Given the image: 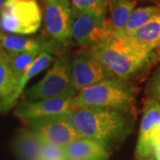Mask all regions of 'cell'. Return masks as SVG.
I'll return each mask as SVG.
<instances>
[{
    "instance_id": "obj_1",
    "label": "cell",
    "mask_w": 160,
    "mask_h": 160,
    "mask_svg": "<svg viewBox=\"0 0 160 160\" xmlns=\"http://www.w3.org/2000/svg\"><path fill=\"white\" fill-rule=\"evenodd\" d=\"M114 78L128 80L157 61L160 49L140 45L127 37L113 36L90 49Z\"/></svg>"
},
{
    "instance_id": "obj_2",
    "label": "cell",
    "mask_w": 160,
    "mask_h": 160,
    "mask_svg": "<svg viewBox=\"0 0 160 160\" xmlns=\"http://www.w3.org/2000/svg\"><path fill=\"white\" fill-rule=\"evenodd\" d=\"M82 138L108 146L124 140L131 132L126 111L99 108H73L62 115Z\"/></svg>"
},
{
    "instance_id": "obj_3",
    "label": "cell",
    "mask_w": 160,
    "mask_h": 160,
    "mask_svg": "<svg viewBox=\"0 0 160 160\" xmlns=\"http://www.w3.org/2000/svg\"><path fill=\"white\" fill-rule=\"evenodd\" d=\"M135 100V90L129 81L103 80L87 86L73 97V108H99L128 111Z\"/></svg>"
},
{
    "instance_id": "obj_4",
    "label": "cell",
    "mask_w": 160,
    "mask_h": 160,
    "mask_svg": "<svg viewBox=\"0 0 160 160\" xmlns=\"http://www.w3.org/2000/svg\"><path fill=\"white\" fill-rule=\"evenodd\" d=\"M70 76V59L60 56L46 75L25 92L27 101L36 102L52 98H73L77 94Z\"/></svg>"
},
{
    "instance_id": "obj_5",
    "label": "cell",
    "mask_w": 160,
    "mask_h": 160,
    "mask_svg": "<svg viewBox=\"0 0 160 160\" xmlns=\"http://www.w3.org/2000/svg\"><path fill=\"white\" fill-rule=\"evenodd\" d=\"M42 12L37 0H6L0 12V31L30 35L41 26Z\"/></svg>"
},
{
    "instance_id": "obj_6",
    "label": "cell",
    "mask_w": 160,
    "mask_h": 160,
    "mask_svg": "<svg viewBox=\"0 0 160 160\" xmlns=\"http://www.w3.org/2000/svg\"><path fill=\"white\" fill-rule=\"evenodd\" d=\"M113 36L106 17L72 10L71 38L83 48L92 49Z\"/></svg>"
},
{
    "instance_id": "obj_7",
    "label": "cell",
    "mask_w": 160,
    "mask_h": 160,
    "mask_svg": "<svg viewBox=\"0 0 160 160\" xmlns=\"http://www.w3.org/2000/svg\"><path fill=\"white\" fill-rule=\"evenodd\" d=\"M45 29L48 37L57 46L71 42L72 7L70 0H44Z\"/></svg>"
},
{
    "instance_id": "obj_8",
    "label": "cell",
    "mask_w": 160,
    "mask_h": 160,
    "mask_svg": "<svg viewBox=\"0 0 160 160\" xmlns=\"http://www.w3.org/2000/svg\"><path fill=\"white\" fill-rule=\"evenodd\" d=\"M29 130L46 142L64 148L82 138L62 115L25 120Z\"/></svg>"
},
{
    "instance_id": "obj_9",
    "label": "cell",
    "mask_w": 160,
    "mask_h": 160,
    "mask_svg": "<svg viewBox=\"0 0 160 160\" xmlns=\"http://www.w3.org/2000/svg\"><path fill=\"white\" fill-rule=\"evenodd\" d=\"M70 76L78 92L103 80L114 78L90 49H82L70 59Z\"/></svg>"
},
{
    "instance_id": "obj_10",
    "label": "cell",
    "mask_w": 160,
    "mask_h": 160,
    "mask_svg": "<svg viewBox=\"0 0 160 160\" xmlns=\"http://www.w3.org/2000/svg\"><path fill=\"white\" fill-rule=\"evenodd\" d=\"M73 98H52L18 104L15 115L22 120L63 115L73 109Z\"/></svg>"
},
{
    "instance_id": "obj_11",
    "label": "cell",
    "mask_w": 160,
    "mask_h": 160,
    "mask_svg": "<svg viewBox=\"0 0 160 160\" xmlns=\"http://www.w3.org/2000/svg\"><path fill=\"white\" fill-rule=\"evenodd\" d=\"M160 122V103L154 98L148 97L143 107L135 154L138 158H145L153 156L150 136L155 126Z\"/></svg>"
},
{
    "instance_id": "obj_12",
    "label": "cell",
    "mask_w": 160,
    "mask_h": 160,
    "mask_svg": "<svg viewBox=\"0 0 160 160\" xmlns=\"http://www.w3.org/2000/svg\"><path fill=\"white\" fill-rule=\"evenodd\" d=\"M0 46L7 53L33 51L52 52L58 48L57 45H55L52 41L48 42L43 37L30 38L4 34L0 40Z\"/></svg>"
},
{
    "instance_id": "obj_13",
    "label": "cell",
    "mask_w": 160,
    "mask_h": 160,
    "mask_svg": "<svg viewBox=\"0 0 160 160\" xmlns=\"http://www.w3.org/2000/svg\"><path fill=\"white\" fill-rule=\"evenodd\" d=\"M67 160H108V148L102 143L87 138H80L64 148Z\"/></svg>"
},
{
    "instance_id": "obj_14",
    "label": "cell",
    "mask_w": 160,
    "mask_h": 160,
    "mask_svg": "<svg viewBox=\"0 0 160 160\" xmlns=\"http://www.w3.org/2000/svg\"><path fill=\"white\" fill-rule=\"evenodd\" d=\"M52 61H53V58L50 54V52H40L39 55L36 58L33 63L30 65L28 70L24 73L22 78L20 79L13 93L6 99L0 100V111L3 113H6L12 106H14V104L17 102L19 96L22 94L27 83L32 78H34L36 75L39 74L40 72H42L46 68H48L52 62Z\"/></svg>"
},
{
    "instance_id": "obj_15",
    "label": "cell",
    "mask_w": 160,
    "mask_h": 160,
    "mask_svg": "<svg viewBox=\"0 0 160 160\" xmlns=\"http://www.w3.org/2000/svg\"><path fill=\"white\" fill-rule=\"evenodd\" d=\"M43 141L30 130H21L14 142V148L22 160H40Z\"/></svg>"
},
{
    "instance_id": "obj_16",
    "label": "cell",
    "mask_w": 160,
    "mask_h": 160,
    "mask_svg": "<svg viewBox=\"0 0 160 160\" xmlns=\"http://www.w3.org/2000/svg\"><path fill=\"white\" fill-rule=\"evenodd\" d=\"M140 45L160 49V10L149 22L127 36Z\"/></svg>"
},
{
    "instance_id": "obj_17",
    "label": "cell",
    "mask_w": 160,
    "mask_h": 160,
    "mask_svg": "<svg viewBox=\"0 0 160 160\" xmlns=\"http://www.w3.org/2000/svg\"><path fill=\"white\" fill-rule=\"evenodd\" d=\"M136 4L137 0H123L118 1L109 6L110 17L108 21L114 36L120 34L123 31Z\"/></svg>"
},
{
    "instance_id": "obj_18",
    "label": "cell",
    "mask_w": 160,
    "mask_h": 160,
    "mask_svg": "<svg viewBox=\"0 0 160 160\" xmlns=\"http://www.w3.org/2000/svg\"><path fill=\"white\" fill-rule=\"evenodd\" d=\"M160 10V6H147L139 7L132 12L123 31L118 37H127L142 27L154 17Z\"/></svg>"
},
{
    "instance_id": "obj_19",
    "label": "cell",
    "mask_w": 160,
    "mask_h": 160,
    "mask_svg": "<svg viewBox=\"0 0 160 160\" xmlns=\"http://www.w3.org/2000/svg\"><path fill=\"white\" fill-rule=\"evenodd\" d=\"M40 52H15V53L6 52V59L10 65L13 78L16 83V86L20 79L22 78V77L28 70L30 65L36 60V58L39 55Z\"/></svg>"
},
{
    "instance_id": "obj_20",
    "label": "cell",
    "mask_w": 160,
    "mask_h": 160,
    "mask_svg": "<svg viewBox=\"0 0 160 160\" xmlns=\"http://www.w3.org/2000/svg\"><path fill=\"white\" fill-rule=\"evenodd\" d=\"M16 83L13 78L10 65L6 57L0 59V98L1 100L11 96L15 91Z\"/></svg>"
},
{
    "instance_id": "obj_21",
    "label": "cell",
    "mask_w": 160,
    "mask_h": 160,
    "mask_svg": "<svg viewBox=\"0 0 160 160\" xmlns=\"http://www.w3.org/2000/svg\"><path fill=\"white\" fill-rule=\"evenodd\" d=\"M72 10L106 17L108 0H70Z\"/></svg>"
},
{
    "instance_id": "obj_22",
    "label": "cell",
    "mask_w": 160,
    "mask_h": 160,
    "mask_svg": "<svg viewBox=\"0 0 160 160\" xmlns=\"http://www.w3.org/2000/svg\"><path fill=\"white\" fill-rule=\"evenodd\" d=\"M40 160H67L64 149L51 143L43 142Z\"/></svg>"
},
{
    "instance_id": "obj_23",
    "label": "cell",
    "mask_w": 160,
    "mask_h": 160,
    "mask_svg": "<svg viewBox=\"0 0 160 160\" xmlns=\"http://www.w3.org/2000/svg\"><path fill=\"white\" fill-rule=\"evenodd\" d=\"M147 92L149 97L154 98L160 102V63L148 83Z\"/></svg>"
},
{
    "instance_id": "obj_24",
    "label": "cell",
    "mask_w": 160,
    "mask_h": 160,
    "mask_svg": "<svg viewBox=\"0 0 160 160\" xmlns=\"http://www.w3.org/2000/svg\"><path fill=\"white\" fill-rule=\"evenodd\" d=\"M150 142L156 160H160V122L155 126L150 136Z\"/></svg>"
},
{
    "instance_id": "obj_25",
    "label": "cell",
    "mask_w": 160,
    "mask_h": 160,
    "mask_svg": "<svg viewBox=\"0 0 160 160\" xmlns=\"http://www.w3.org/2000/svg\"><path fill=\"white\" fill-rule=\"evenodd\" d=\"M6 52H5V50L2 48V46H0V59L6 57Z\"/></svg>"
},
{
    "instance_id": "obj_26",
    "label": "cell",
    "mask_w": 160,
    "mask_h": 160,
    "mask_svg": "<svg viewBox=\"0 0 160 160\" xmlns=\"http://www.w3.org/2000/svg\"><path fill=\"white\" fill-rule=\"evenodd\" d=\"M118 1H123V0H108V3H109V6L110 5H112V4H114L116 2H118Z\"/></svg>"
},
{
    "instance_id": "obj_27",
    "label": "cell",
    "mask_w": 160,
    "mask_h": 160,
    "mask_svg": "<svg viewBox=\"0 0 160 160\" xmlns=\"http://www.w3.org/2000/svg\"><path fill=\"white\" fill-rule=\"evenodd\" d=\"M139 160H156V158H155V157L153 158V157L151 156V157H149V158H139Z\"/></svg>"
},
{
    "instance_id": "obj_28",
    "label": "cell",
    "mask_w": 160,
    "mask_h": 160,
    "mask_svg": "<svg viewBox=\"0 0 160 160\" xmlns=\"http://www.w3.org/2000/svg\"><path fill=\"white\" fill-rule=\"evenodd\" d=\"M5 2H6V0H0V12H1V10H2L3 6H4Z\"/></svg>"
},
{
    "instance_id": "obj_29",
    "label": "cell",
    "mask_w": 160,
    "mask_h": 160,
    "mask_svg": "<svg viewBox=\"0 0 160 160\" xmlns=\"http://www.w3.org/2000/svg\"><path fill=\"white\" fill-rule=\"evenodd\" d=\"M2 36H3V33L0 31V40H1V38H2Z\"/></svg>"
},
{
    "instance_id": "obj_30",
    "label": "cell",
    "mask_w": 160,
    "mask_h": 160,
    "mask_svg": "<svg viewBox=\"0 0 160 160\" xmlns=\"http://www.w3.org/2000/svg\"><path fill=\"white\" fill-rule=\"evenodd\" d=\"M159 103H160V102H159Z\"/></svg>"
}]
</instances>
